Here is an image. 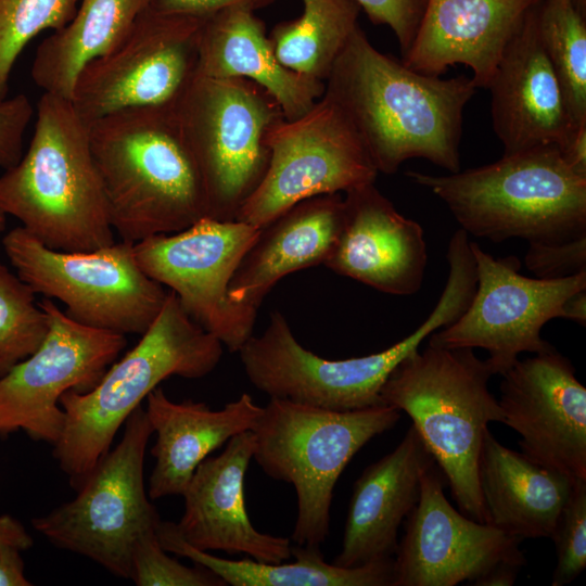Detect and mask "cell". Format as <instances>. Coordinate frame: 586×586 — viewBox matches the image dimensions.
Returning a JSON list of instances; mask_svg holds the SVG:
<instances>
[{
    "instance_id": "b9f144b4",
    "label": "cell",
    "mask_w": 586,
    "mask_h": 586,
    "mask_svg": "<svg viewBox=\"0 0 586 586\" xmlns=\"http://www.w3.org/2000/svg\"><path fill=\"white\" fill-rule=\"evenodd\" d=\"M34 540L25 526L15 518L0 515V548L14 547L22 550L31 548Z\"/></svg>"
},
{
    "instance_id": "d6a6232c",
    "label": "cell",
    "mask_w": 586,
    "mask_h": 586,
    "mask_svg": "<svg viewBox=\"0 0 586 586\" xmlns=\"http://www.w3.org/2000/svg\"><path fill=\"white\" fill-rule=\"evenodd\" d=\"M77 0H0V102L8 98L12 68L26 44L46 29L58 30Z\"/></svg>"
},
{
    "instance_id": "e0dca14e",
    "label": "cell",
    "mask_w": 586,
    "mask_h": 586,
    "mask_svg": "<svg viewBox=\"0 0 586 586\" xmlns=\"http://www.w3.org/2000/svg\"><path fill=\"white\" fill-rule=\"evenodd\" d=\"M444 481L437 464L421 477L419 501L394 556L393 586L473 584L498 564L525 565L522 540L457 511Z\"/></svg>"
},
{
    "instance_id": "7c38bea8",
    "label": "cell",
    "mask_w": 586,
    "mask_h": 586,
    "mask_svg": "<svg viewBox=\"0 0 586 586\" xmlns=\"http://www.w3.org/2000/svg\"><path fill=\"white\" fill-rule=\"evenodd\" d=\"M259 228L239 220L202 217L170 234H156L133 244L141 270L166 285L188 315L238 353L253 335L258 307L229 296V284Z\"/></svg>"
},
{
    "instance_id": "d4e9b609",
    "label": "cell",
    "mask_w": 586,
    "mask_h": 586,
    "mask_svg": "<svg viewBox=\"0 0 586 586\" xmlns=\"http://www.w3.org/2000/svg\"><path fill=\"white\" fill-rule=\"evenodd\" d=\"M343 216L341 193L324 194L298 202L259 228L229 284L230 298L259 308L282 278L323 265L339 237Z\"/></svg>"
},
{
    "instance_id": "f6af8a7d",
    "label": "cell",
    "mask_w": 586,
    "mask_h": 586,
    "mask_svg": "<svg viewBox=\"0 0 586 586\" xmlns=\"http://www.w3.org/2000/svg\"><path fill=\"white\" fill-rule=\"evenodd\" d=\"M5 214L0 209V232L4 229L5 227Z\"/></svg>"
},
{
    "instance_id": "f35d334b",
    "label": "cell",
    "mask_w": 586,
    "mask_h": 586,
    "mask_svg": "<svg viewBox=\"0 0 586 586\" xmlns=\"http://www.w3.org/2000/svg\"><path fill=\"white\" fill-rule=\"evenodd\" d=\"M276 0H156L155 7L165 12L208 17L221 10L244 8L252 11L266 8Z\"/></svg>"
},
{
    "instance_id": "74e56055",
    "label": "cell",
    "mask_w": 586,
    "mask_h": 586,
    "mask_svg": "<svg viewBox=\"0 0 586 586\" xmlns=\"http://www.w3.org/2000/svg\"><path fill=\"white\" fill-rule=\"evenodd\" d=\"M33 116V104L24 93L0 102V167L4 170L22 158L24 133Z\"/></svg>"
},
{
    "instance_id": "3957f363",
    "label": "cell",
    "mask_w": 586,
    "mask_h": 586,
    "mask_svg": "<svg viewBox=\"0 0 586 586\" xmlns=\"http://www.w3.org/2000/svg\"><path fill=\"white\" fill-rule=\"evenodd\" d=\"M0 209L51 250L88 252L115 242L88 124L71 100L40 97L27 151L0 176Z\"/></svg>"
},
{
    "instance_id": "1f68e13d",
    "label": "cell",
    "mask_w": 586,
    "mask_h": 586,
    "mask_svg": "<svg viewBox=\"0 0 586 586\" xmlns=\"http://www.w3.org/2000/svg\"><path fill=\"white\" fill-rule=\"evenodd\" d=\"M35 292L0 263V377L30 356L48 331L47 315Z\"/></svg>"
},
{
    "instance_id": "7a4b0ae2",
    "label": "cell",
    "mask_w": 586,
    "mask_h": 586,
    "mask_svg": "<svg viewBox=\"0 0 586 586\" xmlns=\"http://www.w3.org/2000/svg\"><path fill=\"white\" fill-rule=\"evenodd\" d=\"M110 221L137 243L207 215L202 178L174 104L133 106L88 124Z\"/></svg>"
},
{
    "instance_id": "4fadbf2b",
    "label": "cell",
    "mask_w": 586,
    "mask_h": 586,
    "mask_svg": "<svg viewBox=\"0 0 586 586\" xmlns=\"http://www.w3.org/2000/svg\"><path fill=\"white\" fill-rule=\"evenodd\" d=\"M267 171L235 220L262 228L304 200L374 183L378 170L358 132L328 93L268 139Z\"/></svg>"
},
{
    "instance_id": "5bb4252c",
    "label": "cell",
    "mask_w": 586,
    "mask_h": 586,
    "mask_svg": "<svg viewBox=\"0 0 586 586\" xmlns=\"http://www.w3.org/2000/svg\"><path fill=\"white\" fill-rule=\"evenodd\" d=\"M206 17L151 7L111 51L88 62L71 102L87 123L133 106L174 104L196 74Z\"/></svg>"
},
{
    "instance_id": "8992f818",
    "label": "cell",
    "mask_w": 586,
    "mask_h": 586,
    "mask_svg": "<svg viewBox=\"0 0 586 586\" xmlns=\"http://www.w3.org/2000/svg\"><path fill=\"white\" fill-rule=\"evenodd\" d=\"M494 375L472 348L428 344L403 359L381 390L384 405L412 420L450 487L460 512L485 523L479 460L489 422L504 416L488 388Z\"/></svg>"
},
{
    "instance_id": "ab89813d",
    "label": "cell",
    "mask_w": 586,
    "mask_h": 586,
    "mask_svg": "<svg viewBox=\"0 0 586 586\" xmlns=\"http://www.w3.org/2000/svg\"><path fill=\"white\" fill-rule=\"evenodd\" d=\"M564 162L577 174L586 176V122L578 124L559 149Z\"/></svg>"
},
{
    "instance_id": "f546056e",
    "label": "cell",
    "mask_w": 586,
    "mask_h": 586,
    "mask_svg": "<svg viewBox=\"0 0 586 586\" xmlns=\"http://www.w3.org/2000/svg\"><path fill=\"white\" fill-rule=\"evenodd\" d=\"M302 14L277 24L269 35L279 61L288 68L326 81L360 11L355 0H302Z\"/></svg>"
},
{
    "instance_id": "9c48e42d",
    "label": "cell",
    "mask_w": 586,
    "mask_h": 586,
    "mask_svg": "<svg viewBox=\"0 0 586 586\" xmlns=\"http://www.w3.org/2000/svg\"><path fill=\"white\" fill-rule=\"evenodd\" d=\"M124 424L118 445L84 477L77 496L33 519V526L54 546L130 578L137 539L156 531L161 519L143 481L145 448L153 433L143 407L138 406Z\"/></svg>"
},
{
    "instance_id": "277c9868",
    "label": "cell",
    "mask_w": 586,
    "mask_h": 586,
    "mask_svg": "<svg viewBox=\"0 0 586 586\" xmlns=\"http://www.w3.org/2000/svg\"><path fill=\"white\" fill-rule=\"evenodd\" d=\"M407 176L441 199L468 234L528 243L586 235V176L575 173L556 145L504 154L449 175Z\"/></svg>"
},
{
    "instance_id": "cb8c5ba5",
    "label": "cell",
    "mask_w": 586,
    "mask_h": 586,
    "mask_svg": "<svg viewBox=\"0 0 586 586\" xmlns=\"http://www.w3.org/2000/svg\"><path fill=\"white\" fill-rule=\"evenodd\" d=\"M145 399L144 410L156 434L151 499L181 496L198 466L231 437L252 431L263 411L246 393L219 410L190 399L173 402L158 386Z\"/></svg>"
},
{
    "instance_id": "30bf717a",
    "label": "cell",
    "mask_w": 586,
    "mask_h": 586,
    "mask_svg": "<svg viewBox=\"0 0 586 586\" xmlns=\"http://www.w3.org/2000/svg\"><path fill=\"white\" fill-rule=\"evenodd\" d=\"M458 316L457 303L441 296L429 317L402 341L379 353L331 360L300 344L285 317L275 310L264 332L252 335L238 353L249 381L270 398L335 411L366 409L384 405L381 390L391 372Z\"/></svg>"
},
{
    "instance_id": "4dcf8cb0",
    "label": "cell",
    "mask_w": 586,
    "mask_h": 586,
    "mask_svg": "<svg viewBox=\"0 0 586 586\" xmlns=\"http://www.w3.org/2000/svg\"><path fill=\"white\" fill-rule=\"evenodd\" d=\"M540 40L558 76L574 123L586 122V23L573 0H542Z\"/></svg>"
},
{
    "instance_id": "836d02e7",
    "label": "cell",
    "mask_w": 586,
    "mask_h": 586,
    "mask_svg": "<svg viewBox=\"0 0 586 586\" xmlns=\"http://www.w3.org/2000/svg\"><path fill=\"white\" fill-rule=\"evenodd\" d=\"M187 566L166 555L156 531L141 535L132 549L131 577L137 586H226L209 569Z\"/></svg>"
},
{
    "instance_id": "603a6c76",
    "label": "cell",
    "mask_w": 586,
    "mask_h": 586,
    "mask_svg": "<svg viewBox=\"0 0 586 586\" xmlns=\"http://www.w3.org/2000/svg\"><path fill=\"white\" fill-rule=\"evenodd\" d=\"M435 464L411 425L395 449L354 483L342 548L332 563L354 568L394 558L399 526L419 501L422 475Z\"/></svg>"
},
{
    "instance_id": "7402d4cb",
    "label": "cell",
    "mask_w": 586,
    "mask_h": 586,
    "mask_svg": "<svg viewBox=\"0 0 586 586\" xmlns=\"http://www.w3.org/2000/svg\"><path fill=\"white\" fill-rule=\"evenodd\" d=\"M542 0H426L402 62L422 74L440 76L462 64L479 88H487L497 64L526 14Z\"/></svg>"
},
{
    "instance_id": "ffe728a7",
    "label": "cell",
    "mask_w": 586,
    "mask_h": 586,
    "mask_svg": "<svg viewBox=\"0 0 586 586\" xmlns=\"http://www.w3.org/2000/svg\"><path fill=\"white\" fill-rule=\"evenodd\" d=\"M537 7L508 42L487 87L504 154L544 145L560 149L578 125L540 40Z\"/></svg>"
},
{
    "instance_id": "9a60e30c",
    "label": "cell",
    "mask_w": 586,
    "mask_h": 586,
    "mask_svg": "<svg viewBox=\"0 0 586 586\" xmlns=\"http://www.w3.org/2000/svg\"><path fill=\"white\" fill-rule=\"evenodd\" d=\"M476 286L466 310L429 336L445 348H483L494 375L502 374L524 352L553 348L542 337L543 327L564 317V304L586 290V271L563 279L530 278L519 273L514 256L495 258L471 242Z\"/></svg>"
},
{
    "instance_id": "f1b7e54d",
    "label": "cell",
    "mask_w": 586,
    "mask_h": 586,
    "mask_svg": "<svg viewBox=\"0 0 586 586\" xmlns=\"http://www.w3.org/2000/svg\"><path fill=\"white\" fill-rule=\"evenodd\" d=\"M156 0H81L72 20L38 46L30 75L43 90L71 100L85 65L116 47Z\"/></svg>"
},
{
    "instance_id": "8d00e7d4",
    "label": "cell",
    "mask_w": 586,
    "mask_h": 586,
    "mask_svg": "<svg viewBox=\"0 0 586 586\" xmlns=\"http://www.w3.org/2000/svg\"><path fill=\"white\" fill-rule=\"evenodd\" d=\"M374 24L388 26L396 36L402 58L417 35L426 0H355Z\"/></svg>"
},
{
    "instance_id": "484cf974",
    "label": "cell",
    "mask_w": 586,
    "mask_h": 586,
    "mask_svg": "<svg viewBox=\"0 0 586 586\" xmlns=\"http://www.w3.org/2000/svg\"><path fill=\"white\" fill-rule=\"evenodd\" d=\"M196 74L245 78L264 88L285 119L305 114L323 94L324 81L285 67L277 58L263 22L244 8L206 17L199 38Z\"/></svg>"
},
{
    "instance_id": "ba28073f",
    "label": "cell",
    "mask_w": 586,
    "mask_h": 586,
    "mask_svg": "<svg viewBox=\"0 0 586 586\" xmlns=\"http://www.w3.org/2000/svg\"><path fill=\"white\" fill-rule=\"evenodd\" d=\"M174 107L198 165L207 217L235 220L269 164V135L284 119L277 101L245 78L195 74Z\"/></svg>"
},
{
    "instance_id": "e575fe53",
    "label": "cell",
    "mask_w": 586,
    "mask_h": 586,
    "mask_svg": "<svg viewBox=\"0 0 586 586\" xmlns=\"http://www.w3.org/2000/svg\"><path fill=\"white\" fill-rule=\"evenodd\" d=\"M550 539L557 552L551 585L563 586L586 566V479L574 481Z\"/></svg>"
},
{
    "instance_id": "83f0119b",
    "label": "cell",
    "mask_w": 586,
    "mask_h": 586,
    "mask_svg": "<svg viewBox=\"0 0 586 586\" xmlns=\"http://www.w3.org/2000/svg\"><path fill=\"white\" fill-rule=\"evenodd\" d=\"M156 535L166 552L203 565L231 586H393L394 558L354 568L328 563L320 547L291 545L294 561L268 563L252 558L230 560L194 548L179 535L176 523L160 521Z\"/></svg>"
},
{
    "instance_id": "5b68a950",
    "label": "cell",
    "mask_w": 586,
    "mask_h": 586,
    "mask_svg": "<svg viewBox=\"0 0 586 586\" xmlns=\"http://www.w3.org/2000/svg\"><path fill=\"white\" fill-rule=\"evenodd\" d=\"M137 345L114 361L88 392L66 391L65 413L53 457L76 489L110 450L128 416L158 384L171 375L200 379L222 356L221 342L198 324L171 291Z\"/></svg>"
},
{
    "instance_id": "4316f807",
    "label": "cell",
    "mask_w": 586,
    "mask_h": 586,
    "mask_svg": "<svg viewBox=\"0 0 586 586\" xmlns=\"http://www.w3.org/2000/svg\"><path fill=\"white\" fill-rule=\"evenodd\" d=\"M574 481L507 448L486 431L479 460L485 523L520 540L550 538Z\"/></svg>"
},
{
    "instance_id": "60d3db41",
    "label": "cell",
    "mask_w": 586,
    "mask_h": 586,
    "mask_svg": "<svg viewBox=\"0 0 586 586\" xmlns=\"http://www.w3.org/2000/svg\"><path fill=\"white\" fill-rule=\"evenodd\" d=\"M21 550L14 547L0 548V586H30L24 573Z\"/></svg>"
},
{
    "instance_id": "ee69618b",
    "label": "cell",
    "mask_w": 586,
    "mask_h": 586,
    "mask_svg": "<svg viewBox=\"0 0 586 586\" xmlns=\"http://www.w3.org/2000/svg\"><path fill=\"white\" fill-rule=\"evenodd\" d=\"M576 8L585 15L586 12V0H573Z\"/></svg>"
},
{
    "instance_id": "ac0fdd59",
    "label": "cell",
    "mask_w": 586,
    "mask_h": 586,
    "mask_svg": "<svg viewBox=\"0 0 586 586\" xmlns=\"http://www.w3.org/2000/svg\"><path fill=\"white\" fill-rule=\"evenodd\" d=\"M504 423L521 453L572 477L586 479V388L572 362L551 348L518 359L502 374Z\"/></svg>"
},
{
    "instance_id": "bcb514c9",
    "label": "cell",
    "mask_w": 586,
    "mask_h": 586,
    "mask_svg": "<svg viewBox=\"0 0 586 586\" xmlns=\"http://www.w3.org/2000/svg\"><path fill=\"white\" fill-rule=\"evenodd\" d=\"M78 1V0H77Z\"/></svg>"
},
{
    "instance_id": "6da1fadb",
    "label": "cell",
    "mask_w": 586,
    "mask_h": 586,
    "mask_svg": "<svg viewBox=\"0 0 586 586\" xmlns=\"http://www.w3.org/2000/svg\"><path fill=\"white\" fill-rule=\"evenodd\" d=\"M476 88L471 77L411 69L377 50L359 26L324 81L377 170L387 175L415 157L459 171L462 113Z\"/></svg>"
},
{
    "instance_id": "d590c367",
    "label": "cell",
    "mask_w": 586,
    "mask_h": 586,
    "mask_svg": "<svg viewBox=\"0 0 586 586\" xmlns=\"http://www.w3.org/2000/svg\"><path fill=\"white\" fill-rule=\"evenodd\" d=\"M524 262L540 279H563L584 272L586 235L559 243H528Z\"/></svg>"
},
{
    "instance_id": "2e32d148",
    "label": "cell",
    "mask_w": 586,
    "mask_h": 586,
    "mask_svg": "<svg viewBox=\"0 0 586 586\" xmlns=\"http://www.w3.org/2000/svg\"><path fill=\"white\" fill-rule=\"evenodd\" d=\"M49 322L41 345L0 377V437L23 431L52 446L65 413L60 397L88 392L126 347V335L84 326L50 298L39 303Z\"/></svg>"
},
{
    "instance_id": "44dd1931",
    "label": "cell",
    "mask_w": 586,
    "mask_h": 586,
    "mask_svg": "<svg viewBox=\"0 0 586 586\" xmlns=\"http://www.w3.org/2000/svg\"><path fill=\"white\" fill-rule=\"evenodd\" d=\"M254 447V433L246 431L198 466L181 495L184 511L176 528L196 549L278 563L291 557V539L256 530L245 508L244 479Z\"/></svg>"
},
{
    "instance_id": "52a82bcc",
    "label": "cell",
    "mask_w": 586,
    "mask_h": 586,
    "mask_svg": "<svg viewBox=\"0 0 586 586\" xmlns=\"http://www.w3.org/2000/svg\"><path fill=\"white\" fill-rule=\"evenodd\" d=\"M400 410L382 405L335 411L270 398L252 432L253 459L271 479L293 485L297 517L294 544L320 547L330 531L335 484L370 440L392 429Z\"/></svg>"
},
{
    "instance_id": "d6986e66",
    "label": "cell",
    "mask_w": 586,
    "mask_h": 586,
    "mask_svg": "<svg viewBox=\"0 0 586 586\" xmlns=\"http://www.w3.org/2000/svg\"><path fill=\"white\" fill-rule=\"evenodd\" d=\"M343 200L342 227L323 265L386 294L417 293L428 263L422 227L399 214L374 183L345 192Z\"/></svg>"
},
{
    "instance_id": "7bdbcfd3",
    "label": "cell",
    "mask_w": 586,
    "mask_h": 586,
    "mask_svg": "<svg viewBox=\"0 0 586 586\" xmlns=\"http://www.w3.org/2000/svg\"><path fill=\"white\" fill-rule=\"evenodd\" d=\"M520 566L501 563L493 568L485 575L476 579L475 586H511L514 584Z\"/></svg>"
},
{
    "instance_id": "8fae6325",
    "label": "cell",
    "mask_w": 586,
    "mask_h": 586,
    "mask_svg": "<svg viewBox=\"0 0 586 586\" xmlns=\"http://www.w3.org/2000/svg\"><path fill=\"white\" fill-rule=\"evenodd\" d=\"M2 246L17 276L35 293L59 300L69 318L87 327L143 334L168 294L141 270L130 242L63 252L16 227L3 237Z\"/></svg>"
}]
</instances>
